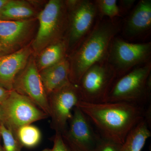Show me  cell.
<instances>
[{"label":"cell","mask_w":151,"mask_h":151,"mask_svg":"<svg viewBox=\"0 0 151 151\" xmlns=\"http://www.w3.org/2000/svg\"><path fill=\"white\" fill-rule=\"evenodd\" d=\"M77 106L102 137L120 145L145 119L147 107L126 102L91 103L81 101Z\"/></svg>","instance_id":"obj_1"},{"label":"cell","mask_w":151,"mask_h":151,"mask_svg":"<svg viewBox=\"0 0 151 151\" xmlns=\"http://www.w3.org/2000/svg\"><path fill=\"white\" fill-rule=\"evenodd\" d=\"M122 27L116 19L98 18L91 32L68 58L71 83L77 85L89 68L107 60L111 42Z\"/></svg>","instance_id":"obj_2"},{"label":"cell","mask_w":151,"mask_h":151,"mask_svg":"<svg viewBox=\"0 0 151 151\" xmlns=\"http://www.w3.org/2000/svg\"><path fill=\"white\" fill-rule=\"evenodd\" d=\"M151 63L117 78L105 102H126L146 107L151 104Z\"/></svg>","instance_id":"obj_3"},{"label":"cell","mask_w":151,"mask_h":151,"mask_svg":"<svg viewBox=\"0 0 151 151\" xmlns=\"http://www.w3.org/2000/svg\"><path fill=\"white\" fill-rule=\"evenodd\" d=\"M39 26L32 46L36 54L51 44L64 39L68 25L65 1L50 0L37 15Z\"/></svg>","instance_id":"obj_4"},{"label":"cell","mask_w":151,"mask_h":151,"mask_svg":"<svg viewBox=\"0 0 151 151\" xmlns=\"http://www.w3.org/2000/svg\"><path fill=\"white\" fill-rule=\"evenodd\" d=\"M68 12V25L65 38L67 53L75 49L93 29L99 18L95 1H65Z\"/></svg>","instance_id":"obj_5"},{"label":"cell","mask_w":151,"mask_h":151,"mask_svg":"<svg viewBox=\"0 0 151 151\" xmlns=\"http://www.w3.org/2000/svg\"><path fill=\"white\" fill-rule=\"evenodd\" d=\"M47 117V114L31 100L14 90L0 105V123L15 136L20 127Z\"/></svg>","instance_id":"obj_6"},{"label":"cell","mask_w":151,"mask_h":151,"mask_svg":"<svg viewBox=\"0 0 151 151\" xmlns=\"http://www.w3.org/2000/svg\"><path fill=\"white\" fill-rule=\"evenodd\" d=\"M151 43H132L115 37L109 48L107 61L117 78L135 68L150 61Z\"/></svg>","instance_id":"obj_7"},{"label":"cell","mask_w":151,"mask_h":151,"mask_svg":"<svg viewBox=\"0 0 151 151\" xmlns=\"http://www.w3.org/2000/svg\"><path fill=\"white\" fill-rule=\"evenodd\" d=\"M116 78V72L107 60L92 65L76 85L81 101L91 103L105 102Z\"/></svg>","instance_id":"obj_8"},{"label":"cell","mask_w":151,"mask_h":151,"mask_svg":"<svg viewBox=\"0 0 151 151\" xmlns=\"http://www.w3.org/2000/svg\"><path fill=\"white\" fill-rule=\"evenodd\" d=\"M71 151H93L101 136L85 114L76 106L61 134Z\"/></svg>","instance_id":"obj_9"},{"label":"cell","mask_w":151,"mask_h":151,"mask_svg":"<svg viewBox=\"0 0 151 151\" xmlns=\"http://www.w3.org/2000/svg\"><path fill=\"white\" fill-rule=\"evenodd\" d=\"M50 127L62 134L73 114V109L81 101L77 86L72 83L52 92L48 96Z\"/></svg>","instance_id":"obj_10"},{"label":"cell","mask_w":151,"mask_h":151,"mask_svg":"<svg viewBox=\"0 0 151 151\" xmlns=\"http://www.w3.org/2000/svg\"><path fill=\"white\" fill-rule=\"evenodd\" d=\"M13 90L27 97L49 117L48 96L36 61L31 56L25 67L15 78Z\"/></svg>","instance_id":"obj_11"},{"label":"cell","mask_w":151,"mask_h":151,"mask_svg":"<svg viewBox=\"0 0 151 151\" xmlns=\"http://www.w3.org/2000/svg\"><path fill=\"white\" fill-rule=\"evenodd\" d=\"M34 27V19L19 21L0 19V56L12 54L27 46Z\"/></svg>","instance_id":"obj_12"},{"label":"cell","mask_w":151,"mask_h":151,"mask_svg":"<svg viewBox=\"0 0 151 151\" xmlns=\"http://www.w3.org/2000/svg\"><path fill=\"white\" fill-rule=\"evenodd\" d=\"M32 50L27 46L12 54L0 56V86L13 90L15 78L27 64Z\"/></svg>","instance_id":"obj_13"},{"label":"cell","mask_w":151,"mask_h":151,"mask_svg":"<svg viewBox=\"0 0 151 151\" xmlns=\"http://www.w3.org/2000/svg\"><path fill=\"white\" fill-rule=\"evenodd\" d=\"M151 28V1L141 0L130 13L122 29L129 39L142 36Z\"/></svg>","instance_id":"obj_14"},{"label":"cell","mask_w":151,"mask_h":151,"mask_svg":"<svg viewBox=\"0 0 151 151\" xmlns=\"http://www.w3.org/2000/svg\"><path fill=\"white\" fill-rule=\"evenodd\" d=\"M47 96L52 92L71 83L70 64L68 57L60 62L39 71Z\"/></svg>","instance_id":"obj_15"},{"label":"cell","mask_w":151,"mask_h":151,"mask_svg":"<svg viewBox=\"0 0 151 151\" xmlns=\"http://www.w3.org/2000/svg\"><path fill=\"white\" fill-rule=\"evenodd\" d=\"M67 44L65 39L53 42L38 55L36 63L39 71L55 65L67 57Z\"/></svg>","instance_id":"obj_16"},{"label":"cell","mask_w":151,"mask_h":151,"mask_svg":"<svg viewBox=\"0 0 151 151\" xmlns=\"http://www.w3.org/2000/svg\"><path fill=\"white\" fill-rule=\"evenodd\" d=\"M34 9L28 2L20 0H8L0 9V19L19 21L33 19Z\"/></svg>","instance_id":"obj_17"},{"label":"cell","mask_w":151,"mask_h":151,"mask_svg":"<svg viewBox=\"0 0 151 151\" xmlns=\"http://www.w3.org/2000/svg\"><path fill=\"white\" fill-rule=\"evenodd\" d=\"M150 129L151 127L143 120L129 133L120 151H142L151 137Z\"/></svg>","instance_id":"obj_18"},{"label":"cell","mask_w":151,"mask_h":151,"mask_svg":"<svg viewBox=\"0 0 151 151\" xmlns=\"http://www.w3.org/2000/svg\"><path fill=\"white\" fill-rule=\"evenodd\" d=\"M15 137L23 147L32 148L40 142L42 134L37 127L28 124L20 127L17 131Z\"/></svg>","instance_id":"obj_19"},{"label":"cell","mask_w":151,"mask_h":151,"mask_svg":"<svg viewBox=\"0 0 151 151\" xmlns=\"http://www.w3.org/2000/svg\"><path fill=\"white\" fill-rule=\"evenodd\" d=\"M116 0L95 1L98 10L99 18L114 19L122 15L121 9Z\"/></svg>","instance_id":"obj_20"},{"label":"cell","mask_w":151,"mask_h":151,"mask_svg":"<svg viewBox=\"0 0 151 151\" xmlns=\"http://www.w3.org/2000/svg\"><path fill=\"white\" fill-rule=\"evenodd\" d=\"M0 136L3 141V151H22V147L10 130L0 123Z\"/></svg>","instance_id":"obj_21"},{"label":"cell","mask_w":151,"mask_h":151,"mask_svg":"<svg viewBox=\"0 0 151 151\" xmlns=\"http://www.w3.org/2000/svg\"><path fill=\"white\" fill-rule=\"evenodd\" d=\"M122 145L101 137L93 151H120Z\"/></svg>","instance_id":"obj_22"},{"label":"cell","mask_w":151,"mask_h":151,"mask_svg":"<svg viewBox=\"0 0 151 151\" xmlns=\"http://www.w3.org/2000/svg\"><path fill=\"white\" fill-rule=\"evenodd\" d=\"M53 146L51 148H45L41 151H71L63 140L61 134L55 133L52 139Z\"/></svg>","instance_id":"obj_23"},{"label":"cell","mask_w":151,"mask_h":151,"mask_svg":"<svg viewBox=\"0 0 151 151\" xmlns=\"http://www.w3.org/2000/svg\"><path fill=\"white\" fill-rule=\"evenodd\" d=\"M136 1L135 0H122L120 1L119 7L122 13L126 12L132 8Z\"/></svg>","instance_id":"obj_24"},{"label":"cell","mask_w":151,"mask_h":151,"mask_svg":"<svg viewBox=\"0 0 151 151\" xmlns=\"http://www.w3.org/2000/svg\"><path fill=\"white\" fill-rule=\"evenodd\" d=\"M11 91L0 86V105L9 97Z\"/></svg>","instance_id":"obj_25"},{"label":"cell","mask_w":151,"mask_h":151,"mask_svg":"<svg viewBox=\"0 0 151 151\" xmlns=\"http://www.w3.org/2000/svg\"><path fill=\"white\" fill-rule=\"evenodd\" d=\"M8 0H0V9H1L4 5L6 4Z\"/></svg>","instance_id":"obj_26"},{"label":"cell","mask_w":151,"mask_h":151,"mask_svg":"<svg viewBox=\"0 0 151 151\" xmlns=\"http://www.w3.org/2000/svg\"><path fill=\"white\" fill-rule=\"evenodd\" d=\"M0 151H3L2 147V146L1 145V144H0Z\"/></svg>","instance_id":"obj_27"},{"label":"cell","mask_w":151,"mask_h":151,"mask_svg":"<svg viewBox=\"0 0 151 151\" xmlns=\"http://www.w3.org/2000/svg\"><path fill=\"white\" fill-rule=\"evenodd\" d=\"M0 137H1V136H0Z\"/></svg>","instance_id":"obj_28"}]
</instances>
